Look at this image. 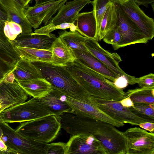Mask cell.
I'll list each match as a JSON object with an SVG mask.
<instances>
[{"label": "cell", "mask_w": 154, "mask_h": 154, "mask_svg": "<svg viewBox=\"0 0 154 154\" xmlns=\"http://www.w3.org/2000/svg\"><path fill=\"white\" fill-rule=\"evenodd\" d=\"M113 1H125L128 0H112Z\"/></svg>", "instance_id": "obj_47"}, {"label": "cell", "mask_w": 154, "mask_h": 154, "mask_svg": "<svg viewBox=\"0 0 154 154\" xmlns=\"http://www.w3.org/2000/svg\"><path fill=\"white\" fill-rule=\"evenodd\" d=\"M1 122L0 121V123ZM3 131H2V130L0 127V139H1L2 136V135H3Z\"/></svg>", "instance_id": "obj_46"}, {"label": "cell", "mask_w": 154, "mask_h": 154, "mask_svg": "<svg viewBox=\"0 0 154 154\" xmlns=\"http://www.w3.org/2000/svg\"><path fill=\"white\" fill-rule=\"evenodd\" d=\"M58 33V36L72 49L88 51L85 43L88 38L83 36L77 31H67L64 30Z\"/></svg>", "instance_id": "obj_27"}, {"label": "cell", "mask_w": 154, "mask_h": 154, "mask_svg": "<svg viewBox=\"0 0 154 154\" xmlns=\"http://www.w3.org/2000/svg\"><path fill=\"white\" fill-rule=\"evenodd\" d=\"M16 81L28 95L36 98H42L53 90L51 84L44 78Z\"/></svg>", "instance_id": "obj_21"}, {"label": "cell", "mask_w": 154, "mask_h": 154, "mask_svg": "<svg viewBox=\"0 0 154 154\" xmlns=\"http://www.w3.org/2000/svg\"><path fill=\"white\" fill-rule=\"evenodd\" d=\"M0 5L7 14V20L14 21L20 26L22 29L20 34L33 32L32 26L25 14L26 8L20 0H0Z\"/></svg>", "instance_id": "obj_15"}, {"label": "cell", "mask_w": 154, "mask_h": 154, "mask_svg": "<svg viewBox=\"0 0 154 154\" xmlns=\"http://www.w3.org/2000/svg\"><path fill=\"white\" fill-rule=\"evenodd\" d=\"M42 77L48 82L54 89L65 96L75 99L85 100L90 95L72 76L65 67L51 63L31 62Z\"/></svg>", "instance_id": "obj_2"}, {"label": "cell", "mask_w": 154, "mask_h": 154, "mask_svg": "<svg viewBox=\"0 0 154 154\" xmlns=\"http://www.w3.org/2000/svg\"><path fill=\"white\" fill-rule=\"evenodd\" d=\"M1 109V104H0V113Z\"/></svg>", "instance_id": "obj_48"}, {"label": "cell", "mask_w": 154, "mask_h": 154, "mask_svg": "<svg viewBox=\"0 0 154 154\" xmlns=\"http://www.w3.org/2000/svg\"><path fill=\"white\" fill-rule=\"evenodd\" d=\"M65 67L91 96L117 101H120L127 97L126 93L117 88L113 82L88 68L77 59Z\"/></svg>", "instance_id": "obj_1"}, {"label": "cell", "mask_w": 154, "mask_h": 154, "mask_svg": "<svg viewBox=\"0 0 154 154\" xmlns=\"http://www.w3.org/2000/svg\"><path fill=\"white\" fill-rule=\"evenodd\" d=\"M35 3V5H43L45 3L58 1L60 0H34Z\"/></svg>", "instance_id": "obj_43"}, {"label": "cell", "mask_w": 154, "mask_h": 154, "mask_svg": "<svg viewBox=\"0 0 154 154\" xmlns=\"http://www.w3.org/2000/svg\"><path fill=\"white\" fill-rule=\"evenodd\" d=\"M113 83L117 88L122 90L128 84L127 79L125 77L123 76L119 77Z\"/></svg>", "instance_id": "obj_37"}, {"label": "cell", "mask_w": 154, "mask_h": 154, "mask_svg": "<svg viewBox=\"0 0 154 154\" xmlns=\"http://www.w3.org/2000/svg\"><path fill=\"white\" fill-rule=\"evenodd\" d=\"M66 143L62 142L46 143L45 146V154H65Z\"/></svg>", "instance_id": "obj_35"}, {"label": "cell", "mask_w": 154, "mask_h": 154, "mask_svg": "<svg viewBox=\"0 0 154 154\" xmlns=\"http://www.w3.org/2000/svg\"><path fill=\"white\" fill-rule=\"evenodd\" d=\"M60 98L71 107L72 112L93 118L110 124L116 127L123 126L124 124L110 117L91 103L88 98L85 100L75 99L67 97L57 91Z\"/></svg>", "instance_id": "obj_10"}, {"label": "cell", "mask_w": 154, "mask_h": 154, "mask_svg": "<svg viewBox=\"0 0 154 154\" xmlns=\"http://www.w3.org/2000/svg\"><path fill=\"white\" fill-rule=\"evenodd\" d=\"M112 0H94L91 4L93 6L97 24V36L103 16L109 3Z\"/></svg>", "instance_id": "obj_30"}, {"label": "cell", "mask_w": 154, "mask_h": 154, "mask_svg": "<svg viewBox=\"0 0 154 154\" xmlns=\"http://www.w3.org/2000/svg\"><path fill=\"white\" fill-rule=\"evenodd\" d=\"M88 98L91 103L105 114L123 123L139 125L143 122H152L134 114L128 108L123 106L120 101L102 99L90 95Z\"/></svg>", "instance_id": "obj_7"}, {"label": "cell", "mask_w": 154, "mask_h": 154, "mask_svg": "<svg viewBox=\"0 0 154 154\" xmlns=\"http://www.w3.org/2000/svg\"><path fill=\"white\" fill-rule=\"evenodd\" d=\"M85 45L88 51L101 61L119 76L125 77L128 84L134 85L137 83V78L125 72L120 67L119 64L122 61L120 55L116 52H111L103 48L98 42L88 38Z\"/></svg>", "instance_id": "obj_8"}, {"label": "cell", "mask_w": 154, "mask_h": 154, "mask_svg": "<svg viewBox=\"0 0 154 154\" xmlns=\"http://www.w3.org/2000/svg\"><path fill=\"white\" fill-rule=\"evenodd\" d=\"M76 59L88 68L114 82L120 76L88 51L73 50Z\"/></svg>", "instance_id": "obj_19"}, {"label": "cell", "mask_w": 154, "mask_h": 154, "mask_svg": "<svg viewBox=\"0 0 154 154\" xmlns=\"http://www.w3.org/2000/svg\"><path fill=\"white\" fill-rule=\"evenodd\" d=\"M39 99L57 117L65 112H72L71 107L60 98L53 89L50 93Z\"/></svg>", "instance_id": "obj_25"}, {"label": "cell", "mask_w": 154, "mask_h": 154, "mask_svg": "<svg viewBox=\"0 0 154 154\" xmlns=\"http://www.w3.org/2000/svg\"><path fill=\"white\" fill-rule=\"evenodd\" d=\"M139 126L144 130L148 131L151 133H154V122H143L140 123Z\"/></svg>", "instance_id": "obj_38"}, {"label": "cell", "mask_w": 154, "mask_h": 154, "mask_svg": "<svg viewBox=\"0 0 154 154\" xmlns=\"http://www.w3.org/2000/svg\"><path fill=\"white\" fill-rule=\"evenodd\" d=\"M25 7L26 8L29 6L28 4L32 0H20Z\"/></svg>", "instance_id": "obj_44"}, {"label": "cell", "mask_w": 154, "mask_h": 154, "mask_svg": "<svg viewBox=\"0 0 154 154\" xmlns=\"http://www.w3.org/2000/svg\"><path fill=\"white\" fill-rule=\"evenodd\" d=\"M118 2L128 17L150 40L154 36V20L147 15L134 1H113Z\"/></svg>", "instance_id": "obj_13"}, {"label": "cell", "mask_w": 154, "mask_h": 154, "mask_svg": "<svg viewBox=\"0 0 154 154\" xmlns=\"http://www.w3.org/2000/svg\"><path fill=\"white\" fill-rule=\"evenodd\" d=\"M76 21V31L84 37L96 40L97 24L93 10L79 13Z\"/></svg>", "instance_id": "obj_22"}, {"label": "cell", "mask_w": 154, "mask_h": 154, "mask_svg": "<svg viewBox=\"0 0 154 154\" xmlns=\"http://www.w3.org/2000/svg\"><path fill=\"white\" fill-rule=\"evenodd\" d=\"M117 20L116 5L112 1L109 3L103 16L97 35V41L103 39L107 31L116 25Z\"/></svg>", "instance_id": "obj_26"}, {"label": "cell", "mask_w": 154, "mask_h": 154, "mask_svg": "<svg viewBox=\"0 0 154 154\" xmlns=\"http://www.w3.org/2000/svg\"><path fill=\"white\" fill-rule=\"evenodd\" d=\"M17 63L0 51V84L14 69Z\"/></svg>", "instance_id": "obj_32"}, {"label": "cell", "mask_w": 154, "mask_h": 154, "mask_svg": "<svg viewBox=\"0 0 154 154\" xmlns=\"http://www.w3.org/2000/svg\"><path fill=\"white\" fill-rule=\"evenodd\" d=\"M61 128V125L58 118L51 115L20 123L15 130L29 139L48 143L56 138Z\"/></svg>", "instance_id": "obj_4"}, {"label": "cell", "mask_w": 154, "mask_h": 154, "mask_svg": "<svg viewBox=\"0 0 154 154\" xmlns=\"http://www.w3.org/2000/svg\"><path fill=\"white\" fill-rule=\"evenodd\" d=\"M51 115L53 114L39 99L32 97L3 110L0 113V121L21 123Z\"/></svg>", "instance_id": "obj_5"}, {"label": "cell", "mask_w": 154, "mask_h": 154, "mask_svg": "<svg viewBox=\"0 0 154 154\" xmlns=\"http://www.w3.org/2000/svg\"><path fill=\"white\" fill-rule=\"evenodd\" d=\"M57 37L51 33L50 36L41 34L19 35L13 41H10L13 46L31 48L51 51L53 44Z\"/></svg>", "instance_id": "obj_17"}, {"label": "cell", "mask_w": 154, "mask_h": 154, "mask_svg": "<svg viewBox=\"0 0 154 154\" xmlns=\"http://www.w3.org/2000/svg\"><path fill=\"white\" fill-rule=\"evenodd\" d=\"M137 81L140 88L154 87V74L150 73L137 78Z\"/></svg>", "instance_id": "obj_36"}, {"label": "cell", "mask_w": 154, "mask_h": 154, "mask_svg": "<svg viewBox=\"0 0 154 154\" xmlns=\"http://www.w3.org/2000/svg\"><path fill=\"white\" fill-rule=\"evenodd\" d=\"M120 102L123 106L127 108L132 106L134 105V103L132 101L129 96L126 97L120 100Z\"/></svg>", "instance_id": "obj_39"}, {"label": "cell", "mask_w": 154, "mask_h": 154, "mask_svg": "<svg viewBox=\"0 0 154 154\" xmlns=\"http://www.w3.org/2000/svg\"><path fill=\"white\" fill-rule=\"evenodd\" d=\"M0 126L3 134L1 139L8 147L7 153L45 154L46 143L26 137L15 131L8 124L1 122Z\"/></svg>", "instance_id": "obj_6"}, {"label": "cell", "mask_w": 154, "mask_h": 154, "mask_svg": "<svg viewBox=\"0 0 154 154\" xmlns=\"http://www.w3.org/2000/svg\"><path fill=\"white\" fill-rule=\"evenodd\" d=\"M8 147L4 141L0 139V151L1 153H5V152L7 153Z\"/></svg>", "instance_id": "obj_41"}, {"label": "cell", "mask_w": 154, "mask_h": 154, "mask_svg": "<svg viewBox=\"0 0 154 154\" xmlns=\"http://www.w3.org/2000/svg\"><path fill=\"white\" fill-rule=\"evenodd\" d=\"M126 93L134 103L154 104V87L129 89Z\"/></svg>", "instance_id": "obj_28"}, {"label": "cell", "mask_w": 154, "mask_h": 154, "mask_svg": "<svg viewBox=\"0 0 154 154\" xmlns=\"http://www.w3.org/2000/svg\"><path fill=\"white\" fill-rule=\"evenodd\" d=\"M5 22L0 20V30L3 29Z\"/></svg>", "instance_id": "obj_45"}, {"label": "cell", "mask_w": 154, "mask_h": 154, "mask_svg": "<svg viewBox=\"0 0 154 154\" xmlns=\"http://www.w3.org/2000/svg\"><path fill=\"white\" fill-rule=\"evenodd\" d=\"M128 108L138 116L154 122V104L134 103L133 106Z\"/></svg>", "instance_id": "obj_29"}, {"label": "cell", "mask_w": 154, "mask_h": 154, "mask_svg": "<svg viewBox=\"0 0 154 154\" xmlns=\"http://www.w3.org/2000/svg\"><path fill=\"white\" fill-rule=\"evenodd\" d=\"M69 29L70 31H74L76 30V27L74 23H64L59 25H54L52 23L50 22L39 29H35L34 32L31 34H41L50 36L51 32L55 30L62 29L64 30Z\"/></svg>", "instance_id": "obj_31"}, {"label": "cell", "mask_w": 154, "mask_h": 154, "mask_svg": "<svg viewBox=\"0 0 154 154\" xmlns=\"http://www.w3.org/2000/svg\"><path fill=\"white\" fill-rule=\"evenodd\" d=\"M0 113L5 109L25 102L28 95L15 80L12 83L0 84Z\"/></svg>", "instance_id": "obj_16"}, {"label": "cell", "mask_w": 154, "mask_h": 154, "mask_svg": "<svg viewBox=\"0 0 154 154\" xmlns=\"http://www.w3.org/2000/svg\"><path fill=\"white\" fill-rule=\"evenodd\" d=\"M115 2L117 8L118 17L116 25L122 37L121 41L116 50L131 45L147 43L149 39L125 15L119 4Z\"/></svg>", "instance_id": "obj_9"}, {"label": "cell", "mask_w": 154, "mask_h": 154, "mask_svg": "<svg viewBox=\"0 0 154 154\" xmlns=\"http://www.w3.org/2000/svg\"><path fill=\"white\" fill-rule=\"evenodd\" d=\"M108 154L101 142L91 134L71 136L66 143L65 154Z\"/></svg>", "instance_id": "obj_12"}, {"label": "cell", "mask_w": 154, "mask_h": 154, "mask_svg": "<svg viewBox=\"0 0 154 154\" xmlns=\"http://www.w3.org/2000/svg\"><path fill=\"white\" fill-rule=\"evenodd\" d=\"M121 39V35L116 25L107 31L103 39L105 42L111 45L114 49L116 50Z\"/></svg>", "instance_id": "obj_34"}, {"label": "cell", "mask_w": 154, "mask_h": 154, "mask_svg": "<svg viewBox=\"0 0 154 154\" xmlns=\"http://www.w3.org/2000/svg\"><path fill=\"white\" fill-rule=\"evenodd\" d=\"M127 154H154V134L140 128L127 129Z\"/></svg>", "instance_id": "obj_11"}, {"label": "cell", "mask_w": 154, "mask_h": 154, "mask_svg": "<svg viewBox=\"0 0 154 154\" xmlns=\"http://www.w3.org/2000/svg\"><path fill=\"white\" fill-rule=\"evenodd\" d=\"M91 2L90 0H73L66 2L49 23L51 22L54 25L64 23H74L79 12L87 4H91Z\"/></svg>", "instance_id": "obj_18"}, {"label": "cell", "mask_w": 154, "mask_h": 154, "mask_svg": "<svg viewBox=\"0 0 154 154\" xmlns=\"http://www.w3.org/2000/svg\"><path fill=\"white\" fill-rule=\"evenodd\" d=\"M134 1L138 6L143 5L146 8L148 7V4H151L154 2V0H134Z\"/></svg>", "instance_id": "obj_40"}, {"label": "cell", "mask_w": 154, "mask_h": 154, "mask_svg": "<svg viewBox=\"0 0 154 154\" xmlns=\"http://www.w3.org/2000/svg\"><path fill=\"white\" fill-rule=\"evenodd\" d=\"M84 134H92L101 143L108 154H127V139L125 132L113 125L87 116Z\"/></svg>", "instance_id": "obj_3"}, {"label": "cell", "mask_w": 154, "mask_h": 154, "mask_svg": "<svg viewBox=\"0 0 154 154\" xmlns=\"http://www.w3.org/2000/svg\"><path fill=\"white\" fill-rule=\"evenodd\" d=\"M7 18V14L5 10L0 5V20L5 21Z\"/></svg>", "instance_id": "obj_42"}, {"label": "cell", "mask_w": 154, "mask_h": 154, "mask_svg": "<svg viewBox=\"0 0 154 154\" xmlns=\"http://www.w3.org/2000/svg\"><path fill=\"white\" fill-rule=\"evenodd\" d=\"M67 0H60L43 5L29 6L25 10V14L32 27L36 29L43 22L47 25L53 16Z\"/></svg>", "instance_id": "obj_14"}, {"label": "cell", "mask_w": 154, "mask_h": 154, "mask_svg": "<svg viewBox=\"0 0 154 154\" xmlns=\"http://www.w3.org/2000/svg\"><path fill=\"white\" fill-rule=\"evenodd\" d=\"M16 81H24L43 78L32 62L20 58L12 71Z\"/></svg>", "instance_id": "obj_23"}, {"label": "cell", "mask_w": 154, "mask_h": 154, "mask_svg": "<svg viewBox=\"0 0 154 154\" xmlns=\"http://www.w3.org/2000/svg\"><path fill=\"white\" fill-rule=\"evenodd\" d=\"M3 30L5 35L10 41L15 39L22 32L20 26L11 21H5Z\"/></svg>", "instance_id": "obj_33"}, {"label": "cell", "mask_w": 154, "mask_h": 154, "mask_svg": "<svg viewBox=\"0 0 154 154\" xmlns=\"http://www.w3.org/2000/svg\"><path fill=\"white\" fill-rule=\"evenodd\" d=\"M51 51V63L55 66L65 67L76 60L73 50L59 36L54 42Z\"/></svg>", "instance_id": "obj_20"}, {"label": "cell", "mask_w": 154, "mask_h": 154, "mask_svg": "<svg viewBox=\"0 0 154 154\" xmlns=\"http://www.w3.org/2000/svg\"><path fill=\"white\" fill-rule=\"evenodd\" d=\"M13 47L20 58L24 59L31 62L51 63L52 56L51 51L16 46Z\"/></svg>", "instance_id": "obj_24"}, {"label": "cell", "mask_w": 154, "mask_h": 154, "mask_svg": "<svg viewBox=\"0 0 154 154\" xmlns=\"http://www.w3.org/2000/svg\"><path fill=\"white\" fill-rule=\"evenodd\" d=\"M1 94L0 93V99H1Z\"/></svg>", "instance_id": "obj_49"}]
</instances>
